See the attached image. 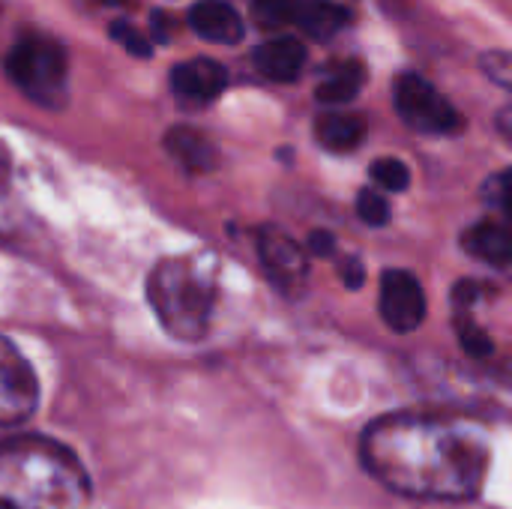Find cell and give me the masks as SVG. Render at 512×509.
<instances>
[{
	"mask_svg": "<svg viewBox=\"0 0 512 509\" xmlns=\"http://www.w3.org/2000/svg\"><path fill=\"white\" fill-rule=\"evenodd\" d=\"M360 456L381 486L423 501L477 498L492 462L489 441L477 426L426 414L375 420L363 432Z\"/></svg>",
	"mask_w": 512,
	"mask_h": 509,
	"instance_id": "cell-1",
	"label": "cell"
},
{
	"mask_svg": "<svg viewBox=\"0 0 512 509\" xmlns=\"http://www.w3.org/2000/svg\"><path fill=\"white\" fill-rule=\"evenodd\" d=\"M90 483L57 441L21 435L0 444V509H84Z\"/></svg>",
	"mask_w": 512,
	"mask_h": 509,
	"instance_id": "cell-2",
	"label": "cell"
},
{
	"mask_svg": "<svg viewBox=\"0 0 512 509\" xmlns=\"http://www.w3.org/2000/svg\"><path fill=\"white\" fill-rule=\"evenodd\" d=\"M147 300L177 342H201L210 330L216 285L195 258H162L147 276Z\"/></svg>",
	"mask_w": 512,
	"mask_h": 509,
	"instance_id": "cell-3",
	"label": "cell"
},
{
	"mask_svg": "<svg viewBox=\"0 0 512 509\" xmlns=\"http://www.w3.org/2000/svg\"><path fill=\"white\" fill-rule=\"evenodd\" d=\"M6 72L15 87L42 108L60 111L69 99L66 87V51L54 39L24 36L6 54Z\"/></svg>",
	"mask_w": 512,
	"mask_h": 509,
	"instance_id": "cell-4",
	"label": "cell"
},
{
	"mask_svg": "<svg viewBox=\"0 0 512 509\" xmlns=\"http://www.w3.org/2000/svg\"><path fill=\"white\" fill-rule=\"evenodd\" d=\"M393 102H396L399 117L411 129H417V132H426V135H453V132H459L465 126V120L456 111V105L447 96H441L432 87V81H426L417 72H405V75L396 78Z\"/></svg>",
	"mask_w": 512,
	"mask_h": 509,
	"instance_id": "cell-5",
	"label": "cell"
},
{
	"mask_svg": "<svg viewBox=\"0 0 512 509\" xmlns=\"http://www.w3.org/2000/svg\"><path fill=\"white\" fill-rule=\"evenodd\" d=\"M39 405V381L24 354L0 336V429L21 426Z\"/></svg>",
	"mask_w": 512,
	"mask_h": 509,
	"instance_id": "cell-6",
	"label": "cell"
},
{
	"mask_svg": "<svg viewBox=\"0 0 512 509\" xmlns=\"http://www.w3.org/2000/svg\"><path fill=\"white\" fill-rule=\"evenodd\" d=\"M258 258L261 267L267 273V279L282 291V294H303L306 282H309V261H306V249L285 234L276 225H267L258 231Z\"/></svg>",
	"mask_w": 512,
	"mask_h": 509,
	"instance_id": "cell-7",
	"label": "cell"
},
{
	"mask_svg": "<svg viewBox=\"0 0 512 509\" xmlns=\"http://www.w3.org/2000/svg\"><path fill=\"white\" fill-rule=\"evenodd\" d=\"M381 318L396 333H414L426 321V294L414 273L387 270L381 276Z\"/></svg>",
	"mask_w": 512,
	"mask_h": 509,
	"instance_id": "cell-8",
	"label": "cell"
},
{
	"mask_svg": "<svg viewBox=\"0 0 512 509\" xmlns=\"http://www.w3.org/2000/svg\"><path fill=\"white\" fill-rule=\"evenodd\" d=\"M225 84H228L225 66L216 60H207V57L186 60V63L174 66V72H171V87L186 102H213L216 96H222Z\"/></svg>",
	"mask_w": 512,
	"mask_h": 509,
	"instance_id": "cell-9",
	"label": "cell"
},
{
	"mask_svg": "<svg viewBox=\"0 0 512 509\" xmlns=\"http://www.w3.org/2000/svg\"><path fill=\"white\" fill-rule=\"evenodd\" d=\"M189 24L192 30L207 39V42H219V45H234L243 39V18L240 12L225 3V0H198L189 9Z\"/></svg>",
	"mask_w": 512,
	"mask_h": 509,
	"instance_id": "cell-10",
	"label": "cell"
},
{
	"mask_svg": "<svg viewBox=\"0 0 512 509\" xmlns=\"http://www.w3.org/2000/svg\"><path fill=\"white\" fill-rule=\"evenodd\" d=\"M255 69L270 81H297L306 66V45L294 36H276L252 51Z\"/></svg>",
	"mask_w": 512,
	"mask_h": 509,
	"instance_id": "cell-11",
	"label": "cell"
},
{
	"mask_svg": "<svg viewBox=\"0 0 512 509\" xmlns=\"http://www.w3.org/2000/svg\"><path fill=\"white\" fill-rule=\"evenodd\" d=\"M465 249L492 267H512V231L498 222H477L465 231Z\"/></svg>",
	"mask_w": 512,
	"mask_h": 509,
	"instance_id": "cell-12",
	"label": "cell"
},
{
	"mask_svg": "<svg viewBox=\"0 0 512 509\" xmlns=\"http://www.w3.org/2000/svg\"><path fill=\"white\" fill-rule=\"evenodd\" d=\"M165 150L186 171H195V174H204L216 165V147L210 144V138L198 129H189V126H174L165 135Z\"/></svg>",
	"mask_w": 512,
	"mask_h": 509,
	"instance_id": "cell-13",
	"label": "cell"
},
{
	"mask_svg": "<svg viewBox=\"0 0 512 509\" xmlns=\"http://www.w3.org/2000/svg\"><path fill=\"white\" fill-rule=\"evenodd\" d=\"M315 135L318 141L333 150V153H348L354 147L363 144L366 138V120L360 114H345V111H330L321 114L315 123Z\"/></svg>",
	"mask_w": 512,
	"mask_h": 509,
	"instance_id": "cell-14",
	"label": "cell"
},
{
	"mask_svg": "<svg viewBox=\"0 0 512 509\" xmlns=\"http://www.w3.org/2000/svg\"><path fill=\"white\" fill-rule=\"evenodd\" d=\"M363 84H366V66L360 60H342L327 69L315 96L324 105H345L363 90Z\"/></svg>",
	"mask_w": 512,
	"mask_h": 509,
	"instance_id": "cell-15",
	"label": "cell"
},
{
	"mask_svg": "<svg viewBox=\"0 0 512 509\" xmlns=\"http://www.w3.org/2000/svg\"><path fill=\"white\" fill-rule=\"evenodd\" d=\"M294 21L315 39H330L348 21V12L333 0H297Z\"/></svg>",
	"mask_w": 512,
	"mask_h": 509,
	"instance_id": "cell-16",
	"label": "cell"
},
{
	"mask_svg": "<svg viewBox=\"0 0 512 509\" xmlns=\"http://www.w3.org/2000/svg\"><path fill=\"white\" fill-rule=\"evenodd\" d=\"M456 333H459V342H462V348L468 351V357H474V360H486V357H492L495 345H492L489 333H486V330L471 318V312H468V309L456 315Z\"/></svg>",
	"mask_w": 512,
	"mask_h": 509,
	"instance_id": "cell-17",
	"label": "cell"
},
{
	"mask_svg": "<svg viewBox=\"0 0 512 509\" xmlns=\"http://www.w3.org/2000/svg\"><path fill=\"white\" fill-rule=\"evenodd\" d=\"M369 174H372V180H375L381 189H387V192H405V189L411 186V171H408V165H405L402 159H393V156H384V159L372 162Z\"/></svg>",
	"mask_w": 512,
	"mask_h": 509,
	"instance_id": "cell-18",
	"label": "cell"
},
{
	"mask_svg": "<svg viewBox=\"0 0 512 509\" xmlns=\"http://www.w3.org/2000/svg\"><path fill=\"white\" fill-rule=\"evenodd\" d=\"M297 0H252V15L261 27H282L294 21Z\"/></svg>",
	"mask_w": 512,
	"mask_h": 509,
	"instance_id": "cell-19",
	"label": "cell"
},
{
	"mask_svg": "<svg viewBox=\"0 0 512 509\" xmlns=\"http://www.w3.org/2000/svg\"><path fill=\"white\" fill-rule=\"evenodd\" d=\"M357 213H360V219L366 222V225H372V228H384L387 222H390V204H387V198L381 195V192H375V189H363L360 192V198H357Z\"/></svg>",
	"mask_w": 512,
	"mask_h": 509,
	"instance_id": "cell-20",
	"label": "cell"
},
{
	"mask_svg": "<svg viewBox=\"0 0 512 509\" xmlns=\"http://www.w3.org/2000/svg\"><path fill=\"white\" fill-rule=\"evenodd\" d=\"M483 72L512 93V51H486L480 60Z\"/></svg>",
	"mask_w": 512,
	"mask_h": 509,
	"instance_id": "cell-21",
	"label": "cell"
},
{
	"mask_svg": "<svg viewBox=\"0 0 512 509\" xmlns=\"http://www.w3.org/2000/svg\"><path fill=\"white\" fill-rule=\"evenodd\" d=\"M111 36H114V42H120L135 57H150V51H153L150 42H147V36L138 27H132L129 21H114L111 24Z\"/></svg>",
	"mask_w": 512,
	"mask_h": 509,
	"instance_id": "cell-22",
	"label": "cell"
},
{
	"mask_svg": "<svg viewBox=\"0 0 512 509\" xmlns=\"http://www.w3.org/2000/svg\"><path fill=\"white\" fill-rule=\"evenodd\" d=\"M489 198H492L495 207L504 213L507 228L512 231V168H507L504 174H498V177L489 183Z\"/></svg>",
	"mask_w": 512,
	"mask_h": 509,
	"instance_id": "cell-23",
	"label": "cell"
},
{
	"mask_svg": "<svg viewBox=\"0 0 512 509\" xmlns=\"http://www.w3.org/2000/svg\"><path fill=\"white\" fill-rule=\"evenodd\" d=\"M333 249H336V240L330 231H312L309 234V252L324 258V255H333Z\"/></svg>",
	"mask_w": 512,
	"mask_h": 509,
	"instance_id": "cell-24",
	"label": "cell"
},
{
	"mask_svg": "<svg viewBox=\"0 0 512 509\" xmlns=\"http://www.w3.org/2000/svg\"><path fill=\"white\" fill-rule=\"evenodd\" d=\"M342 276H345V285H348V288H360V285L366 282V273H363L360 261H348L345 270H342Z\"/></svg>",
	"mask_w": 512,
	"mask_h": 509,
	"instance_id": "cell-25",
	"label": "cell"
},
{
	"mask_svg": "<svg viewBox=\"0 0 512 509\" xmlns=\"http://www.w3.org/2000/svg\"><path fill=\"white\" fill-rule=\"evenodd\" d=\"M498 129H501V135H504V138L512 144V105L498 114Z\"/></svg>",
	"mask_w": 512,
	"mask_h": 509,
	"instance_id": "cell-26",
	"label": "cell"
},
{
	"mask_svg": "<svg viewBox=\"0 0 512 509\" xmlns=\"http://www.w3.org/2000/svg\"><path fill=\"white\" fill-rule=\"evenodd\" d=\"M6 177L0 174V234H6V219H9V213H6V207H3V198H6Z\"/></svg>",
	"mask_w": 512,
	"mask_h": 509,
	"instance_id": "cell-27",
	"label": "cell"
},
{
	"mask_svg": "<svg viewBox=\"0 0 512 509\" xmlns=\"http://www.w3.org/2000/svg\"><path fill=\"white\" fill-rule=\"evenodd\" d=\"M102 3H108V6H120V3H126V0H102Z\"/></svg>",
	"mask_w": 512,
	"mask_h": 509,
	"instance_id": "cell-28",
	"label": "cell"
}]
</instances>
